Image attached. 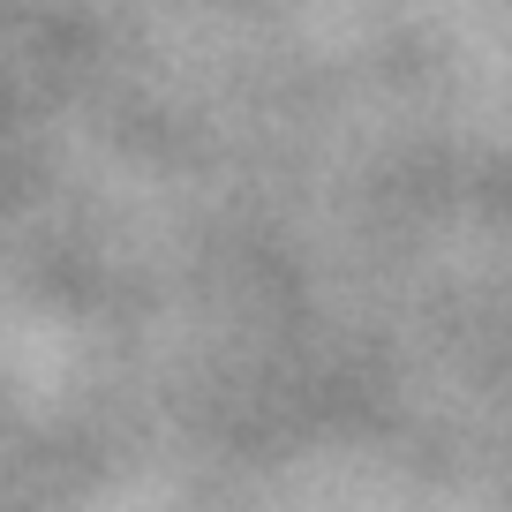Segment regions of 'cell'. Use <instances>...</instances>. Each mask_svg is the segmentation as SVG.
I'll use <instances>...</instances> for the list:
<instances>
[]
</instances>
